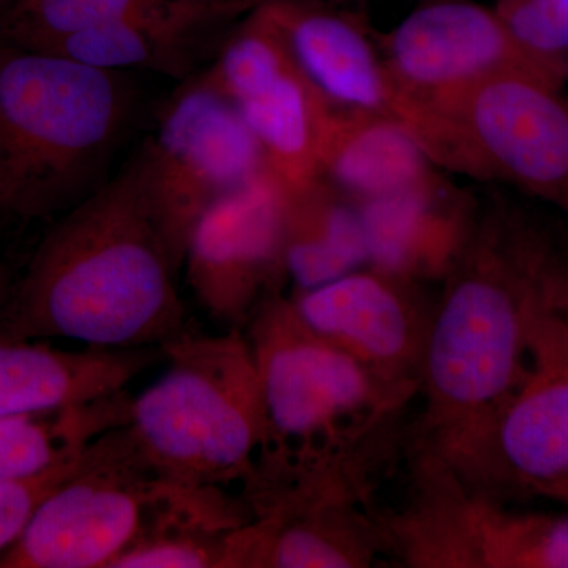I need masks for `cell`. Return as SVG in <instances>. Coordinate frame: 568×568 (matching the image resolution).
<instances>
[{
  "instance_id": "6da1fadb",
  "label": "cell",
  "mask_w": 568,
  "mask_h": 568,
  "mask_svg": "<svg viewBox=\"0 0 568 568\" xmlns=\"http://www.w3.org/2000/svg\"><path fill=\"white\" fill-rule=\"evenodd\" d=\"M564 250L518 205L495 200L477 211L433 308L413 444L454 465L484 435L526 375Z\"/></svg>"
},
{
  "instance_id": "7a4b0ae2",
  "label": "cell",
  "mask_w": 568,
  "mask_h": 568,
  "mask_svg": "<svg viewBox=\"0 0 568 568\" xmlns=\"http://www.w3.org/2000/svg\"><path fill=\"white\" fill-rule=\"evenodd\" d=\"M178 274L153 212L141 148L44 235L0 306V339L160 347L185 331Z\"/></svg>"
},
{
  "instance_id": "3957f363",
  "label": "cell",
  "mask_w": 568,
  "mask_h": 568,
  "mask_svg": "<svg viewBox=\"0 0 568 568\" xmlns=\"http://www.w3.org/2000/svg\"><path fill=\"white\" fill-rule=\"evenodd\" d=\"M263 395L264 436L248 507L390 439L417 394L377 379L310 331L291 297L267 295L246 323Z\"/></svg>"
},
{
  "instance_id": "277c9868",
  "label": "cell",
  "mask_w": 568,
  "mask_h": 568,
  "mask_svg": "<svg viewBox=\"0 0 568 568\" xmlns=\"http://www.w3.org/2000/svg\"><path fill=\"white\" fill-rule=\"evenodd\" d=\"M138 108L132 73L0 40V212L48 219L91 196Z\"/></svg>"
},
{
  "instance_id": "5b68a950",
  "label": "cell",
  "mask_w": 568,
  "mask_h": 568,
  "mask_svg": "<svg viewBox=\"0 0 568 568\" xmlns=\"http://www.w3.org/2000/svg\"><path fill=\"white\" fill-rule=\"evenodd\" d=\"M160 351L166 372L130 403L134 443L168 480L245 485L264 436L260 376L245 334L185 328Z\"/></svg>"
},
{
  "instance_id": "8992f818",
  "label": "cell",
  "mask_w": 568,
  "mask_h": 568,
  "mask_svg": "<svg viewBox=\"0 0 568 568\" xmlns=\"http://www.w3.org/2000/svg\"><path fill=\"white\" fill-rule=\"evenodd\" d=\"M394 115L429 162L508 183L568 213V99L559 84L508 71L435 99L399 102Z\"/></svg>"
},
{
  "instance_id": "52a82bcc",
  "label": "cell",
  "mask_w": 568,
  "mask_h": 568,
  "mask_svg": "<svg viewBox=\"0 0 568 568\" xmlns=\"http://www.w3.org/2000/svg\"><path fill=\"white\" fill-rule=\"evenodd\" d=\"M405 500L377 510L386 559L407 568H568V514L517 511L413 444Z\"/></svg>"
},
{
  "instance_id": "ba28073f",
  "label": "cell",
  "mask_w": 568,
  "mask_h": 568,
  "mask_svg": "<svg viewBox=\"0 0 568 568\" xmlns=\"http://www.w3.org/2000/svg\"><path fill=\"white\" fill-rule=\"evenodd\" d=\"M186 487L153 467L126 425L111 429L37 507L0 568H110Z\"/></svg>"
},
{
  "instance_id": "9c48e42d",
  "label": "cell",
  "mask_w": 568,
  "mask_h": 568,
  "mask_svg": "<svg viewBox=\"0 0 568 568\" xmlns=\"http://www.w3.org/2000/svg\"><path fill=\"white\" fill-rule=\"evenodd\" d=\"M142 151L153 212L178 271L201 215L267 168L241 112L205 71L164 102Z\"/></svg>"
},
{
  "instance_id": "30bf717a",
  "label": "cell",
  "mask_w": 568,
  "mask_h": 568,
  "mask_svg": "<svg viewBox=\"0 0 568 568\" xmlns=\"http://www.w3.org/2000/svg\"><path fill=\"white\" fill-rule=\"evenodd\" d=\"M448 466L470 488L503 500H558L568 488V321L551 302L530 332L521 383L476 444Z\"/></svg>"
},
{
  "instance_id": "8fae6325",
  "label": "cell",
  "mask_w": 568,
  "mask_h": 568,
  "mask_svg": "<svg viewBox=\"0 0 568 568\" xmlns=\"http://www.w3.org/2000/svg\"><path fill=\"white\" fill-rule=\"evenodd\" d=\"M373 470L339 466L250 507L222 568H366L386 559L372 503Z\"/></svg>"
},
{
  "instance_id": "7c38bea8",
  "label": "cell",
  "mask_w": 568,
  "mask_h": 568,
  "mask_svg": "<svg viewBox=\"0 0 568 568\" xmlns=\"http://www.w3.org/2000/svg\"><path fill=\"white\" fill-rule=\"evenodd\" d=\"M205 74L235 104L260 142L268 170L290 192L321 178L328 106L295 67L263 11L235 24Z\"/></svg>"
},
{
  "instance_id": "4fadbf2b",
  "label": "cell",
  "mask_w": 568,
  "mask_h": 568,
  "mask_svg": "<svg viewBox=\"0 0 568 568\" xmlns=\"http://www.w3.org/2000/svg\"><path fill=\"white\" fill-rule=\"evenodd\" d=\"M287 193L265 168L215 201L194 224L183 267L197 304L212 320L241 328L287 278L283 257Z\"/></svg>"
},
{
  "instance_id": "5bb4252c",
  "label": "cell",
  "mask_w": 568,
  "mask_h": 568,
  "mask_svg": "<svg viewBox=\"0 0 568 568\" xmlns=\"http://www.w3.org/2000/svg\"><path fill=\"white\" fill-rule=\"evenodd\" d=\"M291 301L310 331L387 386L418 394L435 304L416 280L368 264L312 290H294Z\"/></svg>"
},
{
  "instance_id": "9a60e30c",
  "label": "cell",
  "mask_w": 568,
  "mask_h": 568,
  "mask_svg": "<svg viewBox=\"0 0 568 568\" xmlns=\"http://www.w3.org/2000/svg\"><path fill=\"white\" fill-rule=\"evenodd\" d=\"M381 55L395 106L435 99L508 71L564 82L558 71L515 40L497 11L469 0H433L418 7L384 39Z\"/></svg>"
},
{
  "instance_id": "2e32d148",
  "label": "cell",
  "mask_w": 568,
  "mask_h": 568,
  "mask_svg": "<svg viewBox=\"0 0 568 568\" xmlns=\"http://www.w3.org/2000/svg\"><path fill=\"white\" fill-rule=\"evenodd\" d=\"M263 9L328 108L394 115L383 55L353 14L317 0H264Z\"/></svg>"
},
{
  "instance_id": "e0dca14e",
  "label": "cell",
  "mask_w": 568,
  "mask_h": 568,
  "mask_svg": "<svg viewBox=\"0 0 568 568\" xmlns=\"http://www.w3.org/2000/svg\"><path fill=\"white\" fill-rule=\"evenodd\" d=\"M263 0H196L159 17L69 33L29 50L52 52L95 69L151 71L181 82L196 74L211 41Z\"/></svg>"
},
{
  "instance_id": "ac0fdd59",
  "label": "cell",
  "mask_w": 568,
  "mask_h": 568,
  "mask_svg": "<svg viewBox=\"0 0 568 568\" xmlns=\"http://www.w3.org/2000/svg\"><path fill=\"white\" fill-rule=\"evenodd\" d=\"M357 207L369 265L416 282L444 278L478 211L465 193L437 174L405 192Z\"/></svg>"
},
{
  "instance_id": "d6986e66",
  "label": "cell",
  "mask_w": 568,
  "mask_h": 568,
  "mask_svg": "<svg viewBox=\"0 0 568 568\" xmlns=\"http://www.w3.org/2000/svg\"><path fill=\"white\" fill-rule=\"evenodd\" d=\"M152 361L149 347L71 351L0 339V417L55 413L122 394Z\"/></svg>"
},
{
  "instance_id": "ffe728a7",
  "label": "cell",
  "mask_w": 568,
  "mask_h": 568,
  "mask_svg": "<svg viewBox=\"0 0 568 568\" xmlns=\"http://www.w3.org/2000/svg\"><path fill=\"white\" fill-rule=\"evenodd\" d=\"M320 164L321 178L355 205L405 192L436 174L424 149L395 115L332 108Z\"/></svg>"
},
{
  "instance_id": "44dd1931",
  "label": "cell",
  "mask_w": 568,
  "mask_h": 568,
  "mask_svg": "<svg viewBox=\"0 0 568 568\" xmlns=\"http://www.w3.org/2000/svg\"><path fill=\"white\" fill-rule=\"evenodd\" d=\"M283 257L295 290H312L368 265L357 205L323 178L287 193Z\"/></svg>"
},
{
  "instance_id": "7402d4cb",
  "label": "cell",
  "mask_w": 568,
  "mask_h": 568,
  "mask_svg": "<svg viewBox=\"0 0 568 568\" xmlns=\"http://www.w3.org/2000/svg\"><path fill=\"white\" fill-rule=\"evenodd\" d=\"M132 398H110L37 416L0 417V481L48 473L80 457L93 440L129 424Z\"/></svg>"
},
{
  "instance_id": "603a6c76",
  "label": "cell",
  "mask_w": 568,
  "mask_h": 568,
  "mask_svg": "<svg viewBox=\"0 0 568 568\" xmlns=\"http://www.w3.org/2000/svg\"><path fill=\"white\" fill-rule=\"evenodd\" d=\"M196 0H18L0 18V40L32 48L69 33L145 20Z\"/></svg>"
},
{
  "instance_id": "cb8c5ba5",
  "label": "cell",
  "mask_w": 568,
  "mask_h": 568,
  "mask_svg": "<svg viewBox=\"0 0 568 568\" xmlns=\"http://www.w3.org/2000/svg\"><path fill=\"white\" fill-rule=\"evenodd\" d=\"M497 14L538 61L568 78V0H499Z\"/></svg>"
},
{
  "instance_id": "d4e9b609",
  "label": "cell",
  "mask_w": 568,
  "mask_h": 568,
  "mask_svg": "<svg viewBox=\"0 0 568 568\" xmlns=\"http://www.w3.org/2000/svg\"><path fill=\"white\" fill-rule=\"evenodd\" d=\"M80 457L40 476L0 481V555L20 538L33 511L73 473Z\"/></svg>"
},
{
  "instance_id": "484cf974",
  "label": "cell",
  "mask_w": 568,
  "mask_h": 568,
  "mask_svg": "<svg viewBox=\"0 0 568 568\" xmlns=\"http://www.w3.org/2000/svg\"><path fill=\"white\" fill-rule=\"evenodd\" d=\"M549 278L548 294L551 305L568 321V246Z\"/></svg>"
},
{
  "instance_id": "4316f807",
  "label": "cell",
  "mask_w": 568,
  "mask_h": 568,
  "mask_svg": "<svg viewBox=\"0 0 568 568\" xmlns=\"http://www.w3.org/2000/svg\"><path fill=\"white\" fill-rule=\"evenodd\" d=\"M7 295H9V290H7L6 276L0 272V306L6 302Z\"/></svg>"
},
{
  "instance_id": "83f0119b",
  "label": "cell",
  "mask_w": 568,
  "mask_h": 568,
  "mask_svg": "<svg viewBox=\"0 0 568 568\" xmlns=\"http://www.w3.org/2000/svg\"><path fill=\"white\" fill-rule=\"evenodd\" d=\"M17 2L18 0H0V18H2L3 14L9 13Z\"/></svg>"
},
{
  "instance_id": "f1b7e54d",
  "label": "cell",
  "mask_w": 568,
  "mask_h": 568,
  "mask_svg": "<svg viewBox=\"0 0 568 568\" xmlns=\"http://www.w3.org/2000/svg\"><path fill=\"white\" fill-rule=\"evenodd\" d=\"M559 503L568 504V488L559 497Z\"/></svg>"
}]
</instances>
